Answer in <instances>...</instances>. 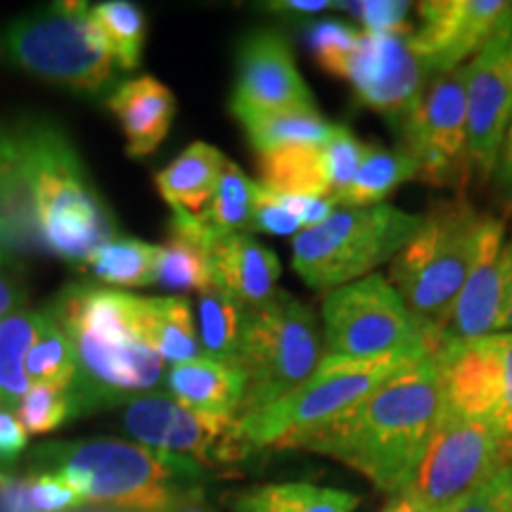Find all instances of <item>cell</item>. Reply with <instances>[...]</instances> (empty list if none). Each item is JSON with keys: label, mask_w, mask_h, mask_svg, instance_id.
Here are the masks:
<instances>
[{"label": "cell", "mask_w": 512, "mask_h": 512, "mask_svg": "<svg viewBox=\"0 0 512 512\" xmlns=\"http://www.w3.org/2000/svg\"><path fill=\"white\" fill-rule=\"evenodd\" d=\"M439 415L441 377L432 354L325 422L297 448L337 460L382 494L396 496L411 489Z\"/></svg>", "instance_id": "obj_1"}, {"label": "cell", "mask_w": 512, "mask_h": 512, "mask_svg": "<svg viewBox=\"0 0 512 512\" xmlns=\"http://www.w3.org/2000/svg\"><path fill=\"white\" fill-rule=\"evenodd\" d=\"M27 467L62 477L83 503L121 512H166L183 489L204 482L195 460L121 439L50 441L29 453Z\"/></svg>", "instance_id": "obj_2"}, {"label": "cell", "mask_w": 512, "mask_h": 512, "mask_svg": "<svg viewBox=\"0 0 512 512\" xmlns=\"http://www.w3.org/2000/svg\"><path fill=\"white\" fill-rule=\"evenodd\" d=\"M484 219L465 197L434 202L389 266V283L437 349L475 261Z\"/></svg>", "instance_id": "obj_3"}, {"label": "cell", "mask_w": 512, "mask_h": 512, "mask_svg": "<svg viewBox=\"0 0 512 512\" xmlns=\"http://www.w3.org/2000/svg\"><path fill=\"white\" fill-rule=\"evenodd\" d=\"M38 230L48 254L83 261L112 240L114 221L93 190L74 145L53 124H22Z\"/></svg>", "instance_id": "obj_4"}, {"label": "cell", "mask_w": 512, "mask_h": 512, "mask_svg": "<svg viewBox=\"0 0 512 512\" xmlns=\"http://www.w3.org/2000/svg\"><path fill=\"white\" fill-rule=\"evenodd\" d=\"M420 223L422 214L387 202L366 209L339 207L330 219L294 235L292 268L311 290L332 292L392 264Z\"/></svg>", "instance_id": "obj_5"}, {"label": "cell", "mask_w": 512, "mask_h": 512, "mask_svg": "<svg viewBox=\"0 0 512 512\" xmlns=\"http://www.w3.org/2000/svg\"><path fill=\"white\" fill-rule=\"evenodd\" d=\"M0 55L79 95H100L117 76L112 50L86 3H57L10 22L0 34Z\"/></svg>", "instance_id": "obj_6"}, {"label": "cell", "mask_w": 512, "mask_h": 512, "mask_svg": "<svg viewBox=\"0 0 512 512\" xmlns=\"http://www.w3.org/2000/svg\"><path fill=\"white\" fill-rule=\"evenodd\" d=\"M413 358H342L325 356L302 387L261 411L238 418V432L249 451L297 448L299 441L349 411L394 375L413 368Z\"/></svg>", "instance_id": "obj_7"}, {"label": "cell", "mask_w": 512, "mask_h": 512, "mask_svg": "<svg viewBox=\"0 0 512 512\" xmlns=\"http://www.w3.org/2000/svg\"><path fill=\"white\" fill-rule=\"evenodd\" d=\"M323 358L318 320L292 292L275 290L264 302L247 306L238 354V368L247 377L240 415L261 411L302 387Z\"/></svg>", "instance_id": "obj_8"}, {"label": "cell", "mask_w": 512, "mask_h": 512, "mask_svg": "<svg viewBox=\"0 0 512 512\" xmlns=\"http://www.w3.org/2000/svg\"><path fill=\"white\" fill-rule=\"evenodd\" d=\"M323 347L325 356H403L413 361L437 351V344L408 311L401 294L380 273L325 292Z\"/></svg>", "instance_id": "obj_9"}, {"label": "cell", "mask_w": 512, "mask_h": 512, "mask_svg": "<svg viewBox=\"0 0 512 512\" xmlns=\"http://www.w3.org/2000/svg\"><path fill=\"white\" fill-rule=\"evenodd\" d=\"M467 74L470 67L437 76L399 121L401 152L418 171V181L437 188H463L472 171L467 152Z\"/></svg>", "instance_id": "obj_10"}, {"label": "cell", "mask_w": 512, "mask_h": 512, "mask_svg": "<svg viewBox=\"0 0 512 512\" xmlns=\"http://www.w3.org/2000/svg\"><path fill=\"white\" fill-rule=\"evenodd\" d=\"M434 356L441 377V413L484 422L510 446L512 332L441 342Z\"/></svg>", "instance_id": "obj_11"}, {"label": "cell", "mask_w": 512, "mask_h": 512, "mask_svg": "<svg viewBox=\"0 0 512 512\" xmlns=\"http://www.w3.org/2000/svg\"><path fill=\"white\" fill-rule=\"evenodd\" d=\"M508 465L510 446L494 427L441 413L408 491L427 508L446 512Z\"/></svg>", "instance_id": "obj_12"}, {"label": "cell", "mask_w": 512, "mask_h": 512, "mask_svg": "<svg viewBox=\"0 0 512 512\" xmlns=\"http://www.w3.org/2000/svg\"><path fill=\"white\" fill-rule=\"evenodd\" d=\"M124 430L136 444L195 460L202 467L233 465L249 448L238 432V418L192 411L169 394H145L124 406Z\"/></svg>", "instance_id": "obj_13"}, {"label": "cell", "mask_w": 512, "mask_h": 512, "mask_svg": "<svg viewBox=\"0 0 512 512\" xmlns=\"http://www.w3.org/2000/svg\"><path fill=\"white\" fill-rule=\"evenodd\" d=\"M76 351V377L67 389L72 418L102 408L131 403L145 394H157L164 384L166 361L150 344H105L69 332Z\"/></svg>", "instance_id": "obj_14"}, {"label": "cell", "mask_w": 512, "mask_h": 512, "mask_svg": "<svg viewBox=\"0 0 512 512\" xmlns=\"http://www.w3.org/2000/svg\"><path fill=\"white\" fill-rule=\"evenodd\" d=\"M420 27L408 34V46L427 79L456 72L475 57L512 17L508 0H425L418 5Z\"/></svg>", "instance_id": "obj_15"}, {"label": "cell", "mask_w": 512, "mask_h": 512, "mask_svg": "<svg viewBox=\"0 0 512 512\" xmlns=\"http://www.w3.org/2000/svg\"><path fill=\"white\" fill-rule=\"evenodd\" d=\"M467 67V152L472 171L489 181L512 121V17Z\"/></svg>", "instance_id": "obj_16"}, {"label": "cell", "mask_w": 512, "mask_h": 512, "mask_svg": "<svg viewBox=\"0 0 512 512\" xmlns=\"http://www.w3.org/2000/svg\"><path fill=\"white\" fill-rule=\"evenodd\" d=\"M285 110H316V100L285 36L268 29L254 31L240 43L230 112L240 117Z\"/></svg>", "instance_id": "obj_17"}, {"label": "cell", "mask_w": 512, "mask_h": 512, "mask_svg": "<svg viewBox=\"0 0 512 512\" xmlns=\"http://www.w3.org/2000/svg\"><path fill=\"white\" fill-rule=\"evenodd\" d=\"M363 143L347 126L337 124L323 145H297L259 155L261 188L275 195L330 197L347 190L361 162Z\"/></svg>", "instance_id": "obj_18"}, {"label": "cell", "mask_w": 512, "mask_h": 512, "mask_svg": "<svg viewBox=\"0 0 512 512\" xmlns=\"http://www.w3.org/2000/svg\"><path fill=\"white\" fill-rule=\"evenodd\" d=\"M347 81L356 98L389 121H399L430 83L403 34H366Z\"/></svg>", "instance_id": "obj_19"}, {"label": "cell", "mask_w": 512, "mask_h": 512, "mask_svg": "<svg viewBox=\"0 0 512 512\" xmlns=\"http://www.w3.org/2000/svg\"><path fill=\"white\" fill-rule=\"evenodd\" d=\"M505 223L486 214L479 230L477 254L460 290L441 342H463L496 335L503 309Z\"/></svg>", "instance_id": "obj_20"}, {"label": "cell", "mask_w": 512, "mask_h": 512, "mask_svg": "<svg viewBox=\"0 0 512 512\" xmlns=\"http://www.w3.org/2000/svg\"><path fill=\"white\" fill-rule=\"evenodd\" d=\"M57 323L105 344H133L143 339V297L91 285L64 287L53 304ZM147 344V342H145Z\"/></svg>", "instance_id": "obj_21"}, {"label": "cell", "mask_w": 512, "mask_h": 512, "mask_svg": "<svg viewBox=\"0 0 512 512\" xmlns=\"http://www.w3.org/2000/svg\"><path fill=\"white\" fill-rule=\"evenodd\" d=\"M216 290L235 302L252 306L264 302L278 290L280 261L273 249L261 245L249 233L214 230L204 247Z\"/></svg>", "instance_id": "obj_22"}, {"label": "cell", "mask_w": 512, "mask_h": 512, "mask_svg": "<svg viewBox=\"0 0 512 512\" xmlns=\"http://www.w3.org/2000/svg\"><path fill=\"white\" fill-rule=\"evenodd\" d=\"M107 107L117 117L126 138V155L145 159L155 155L169 136L176 117V95L155 76H138L117 86Z\"/></svg>", "instance_id": "obj_23"}, {"label": "cell", "mask_w": 512, "mask_h": 512, "mask_svg": "<svg viewBox=\"0 0 512 512\" xmlns=\"http://www.w3.org/2000/svg\"><path fill=\"white\" fill-rule=\"evenodd\" d=\"M164 387L171 399L192 411L238 418L242 399H245L247 377L233 363L202 356L195 361L176 363L166 370Z\"/></svg>", "instance_id": "obj_24"}, {"label": "cell", "mask_w": 512, "mask_h": 512, "mask_svg": "<svg viewBox=\"0 0 512 512\" xmlns=\"http://www.w3.org/2000/svg\"><path fill=\"white\" fill-rule=\"evenodd\" d=\"M226 162L219 147L197 140L155 176L159 195L174 211L200 216L214 197Z\"/></svg>", "instance_id": "obj_25"}, {"label": "cell", "mask_w": 512, "mask_h": 512, "mask_svg": "<svg viewBox=\"0 0 512 512\" xmlns=\"http://www.w3.org/2000/svg\"><path fill=\"white\" fill-rule=\"evenodd\" d=\"M361 496L311 482L259 484L230 496L233 512H356Z\"/></svg>", "instance_id": "obj_26"}, {"label": "cell", "mask_w": 512, "mask_h": 512, "mask_svg": "<svg viewBox=\"0 0 512 512\" xmlns=\"http://www.w3.org/2000/svg\"><path fill=\"white\" fill-rule=\"evenodd\" d=\"M143 339L174 366L204 356L195 313L185 297H143Z\"/></svg>", "instance_id": "obj_27"}, {"label": "cell", "mask_w": 512, "mask_h": 512, "mask_svg": "<svg viewBox=\"0 0 512 512\" xmlns=\"http://www.w3.org/2000/svg\"><path fill=\"white\" fill-rule=\"evenodd\" d=\"M415 178H418V171L406 152L387 150L380 145H363L356 174L347 190L335 197V204L344 209L377 207V204H384L396 188L415 181Z\"/></svg>", "instance_id": "obj_28"}, {"label": "cell", "mask_w": 512, "mask_h": 512, "mask_svg": "<svg viewBox=\"0 0 512 512\" xmlns=\"http://www.w3.org/2000/svg\"><path fill=\"white\" fill-rule=\"evenodd\" d=\"M235 119L245 128L249 145L254 147L256 155L297 145H323L337 128V124L325 119L318 110L240 114Z\"/></svg>", "instance_id": "obj_29"}, {"label": "cell", "mask_w": 512, "mask_h": 512, "mask_svg": "<svg viewBox=\"0 0 512 512\" xmlns=\"http://www.w3.org/2000/svg\"><path fill=\"white\" fill-rule=\"evenodd\" d=\"M43 320L46 311H15L0 320V403L15 411L22 396L31 389L24 363L43 328Z\"/></svg>", "instance_id": "obj_30"}, {"label": "cell", "mask_w": 512, "mask_h": 512, "mask_svg": "<svg viewBox=\"0 0 512 512\" xmlns=\"http://www.w3.org/2000/svg\"><path fill=\"white\" fill-rule=\"evenodd\" d=\"M245 309V304L216 287L197 294V335L204 356L238 366Z\"/></svg>", "instance_id": "obj_31"}, {"label": "cell", "mask_w": 512, "mask_h": 512, "mask_svg": "<svg viewBox=\"0 0 512 512\" xmlns=\"http://www.w3.org/2000/svg\"><path fill=\"white\" fill-rule=\"evenodd\" d=\"M159 247L136 238H112L83 261V268L107 285L147 287L155 285Z\"/></svg>", "instance_id": "obj_32"}, {"label": "cell", "mask_w": 512, "mask_h": 512, "mask_svg": "<svg viewBox=\"0 0 512 512\" xmlns=\"http://www.w3.org/2000/svg\"><path fill=\"white\" fill-rule=\"evenodd\" d=\"M91 17L105 36L117 69L133 72L143 57L147 34V19L140 5L131 0H105L93 5Z\"/></svg>", "instance_id": "obj_33"}, {"label": "cell", "mask_w": 512, "mask_h": 512, "mask_svg": "<svg viewBox=\"0 0 512 512\" xmlns=\"http://www.w3.org/2000/svg\"><path fill=\"white\" fill-rule=\"evenodd\" d=\"M24 370H27L29 382L34 384H53L62 392L72 387L76 377L74 342L50 311H46L43 328L36 342L31 344Z\"/></svg>", "instance_id": "obj_34"}, {"label": "cell", "mask_w": 512, "mask_h": 512, "mask_svg": "<svg viewBox=\"0 0 512 512\" xmlns=\"http://www.w3.org/2000/svg\"><path fill=\"white\" fill-rule=\"evenodd\" d=\"M256 185L259 183L247 178L245 171L228 159L214 197L200 214V219L221 233H247L252 228Z\"/></svg>", "instance_id": "obj_35"}, {"label": "cell", "mask_w": 512, "mask_h": 512, "mask_svg": "<svg viewBox=\"0 0 512 512\" xmlns=\"http://www.w3.org/2000/svg\"><path fill=\"white\" fill-rule=\"evenodd\" d=\"M155 285L169 292H207L214 287L207 252L200 242L171 233L159 247Z\"/></svg>", "instance_id": "obj_36"}, {"label": "cell", "mask_w": 512, "mask_h": 512, "mask_svg": "<svg viewBox=\"0 0 512 512\" xmlns=\"http://www.w3.org/2000/svg\"><path fill=\"white\" fill-rule=\"evenodd\" d=\"M306 43L323 72L347 81L351 64L363 43V29L342 22H320L309 29Z\"/></svg>", "instance_id": "obj_37"}, {"label": "cell", "mask_w": 512, "mask_h": 512, "mask_svg": "<svg viewBox=\"0 0 512 512\" xmlns=\"http://www.w3.org/2000/svg\"><path fill=\"white\" fill-rule=\"evenodd\" d=\"M17 418L27 434H48L72 418L69 396L53 384H31L17 406Z\"/></svg>", "instance_id": "obj_38"}, {"label": "cell", "mask_w": 512, "mask_h": 512, "mask_svg": "<svg viewBox=\"0 0 512 512\" xmlns=\"http://www.w3.org/2000/svg\"><path fill=\"white\" fill-rule=\"evenodd\" d=\"M347 8L358 17L366 34H411L408 12L411 3L396 0H363V3H347Z\"/></svg>", "instance_id": "obj_39"}, {"label": "cell", "mask_w": 512, "mask_h": 512, "mask_svg": "<svg viewBox=\"0 0 512 512\" xmlns=\"http://www.w3.org/2000/svg\"><path fill=\"white\" fill-rule=\"evenodd\" d=\"M302 230V221L294 214H290L273 192L256 185V204L249 233H266L278 235V238H287V235H297L302 233Z\"/></svg>", "instance_id": "obj_40"}, {"label": "cell", "mask_w": 512, "mask_h": 512, "mask_svg": "<svg viewBox=\"0 0 512 512\" xmlns=\"http://www.w3.org/2000/svg\"><path fill=\"white\" fill-rule=\"evenodd\" d=\"M446 512H512V465L503 467Z\"/></svg>", "instance_id": "obj_41"}, {"label": "cell", "mask_w": 512, "mask_h": 512, "mask_svg": "<svg viewBox=\"0 0 512 512\" xmlns=\"http://www.w3.org/2000/svg\"><path fill=\"white\" fill-rule=\"evenodd\" d=\"M29 484L38 512H69L83 505L81 496L57 475H29Z\"/></svg>", "instance_id": "obj_42"}, {"label": "cell", "mask_w": 512, "mask_h": 512, "mask_svg": "<svg viewBox=\"0 0 512 512\" xmlns=\"http://www.w3.org/2000/svg\"><path fill=\"white\" fill-rule=\"evenodd\" d=\"M27 430L17 418L15 408L0 403V470H8L27 451Z\"/></svg>", "instance_id": "obj_43"}, {"label": "cell", "mask_w": 512, "mask_h": 512, "mask_svg": "<svg viewBox=\"0 0 512 512\" xmlns=\"http://www.w3.org/2000/svg\"><path fill=\"white\" fill-rule=\"evenodd\" d=\"M0 512H38L31 498L29 475L19 477L10 470H0Z\"/></svg>", "instance_id": "obj_44"}, {"label": "cell", "mask_w": 512, "mask_h": 512, "mask_svg": "<svg viewBox=\"0 0 512 512\" xmlns=\"http://www.w3.org/2000/svg\"><path fill=\"white\" fill-rule=\"evenodd\" d=\"M24 302H27V290H24L22 280L0 261V320L15 313Z\"/></svg>", "instance_id": "obj_45"}, {"label": "cell", "mask_w": 512, "mask_h": 512, "mask_svg": "<svg viewBox=\"0 0 512 512\" xmlns=\"http://www.w3.org/2000/svg\"><path fill=\"white\" fill-rule=\"evenodd\" d=\"M268 12H283V15H320V12L339 10L342 3L332 0H278V3H266Z\"/></svg>", "instance_id": "obj_46"}, {"label": "cell", "mask_w": 512, "mask_h": 512, "mask_svg": "<svg viewBox=\"0 0 512 512\" xmlns=\"http://www.w3.org/2000/svg\"><path fill=\"white\" fill-rule=\"evenodd\" d=\"M498 332H512V235L503 247V309Z\"/></svg>", "instance_id": "obj_47"}, {"label": "cell", "mask_w": 512, "mask_h": 512, "mask_svg": "<svg viewBox=\"0 0 512 512\" xmlns=\"http://www.w3.org/2000/svg\"><path fill=\"white\" fill-rule=\"evenodd\" d=\"M496 181V188L503 197L512 200V121L508 126V133H505L503 145H501V155H498L496 162V171L491 176Z\"/></svg>", "instance_id": "obj_48"}, {"label": "cell", "mask_w": 512, "mask_h": 512, "mask_svg": "<svg viewBox=\"0 0 512 512\" xmlns=\"http://www.w3.org/2000/svg\"><path fill=\"white\" fill-rule=\"evenodd\" d=\"M166 512H214V508H211L204 484H192L176 496Z\"/></svg>", "instance_id": "obj_49"}, {"label": "cell", "mask_w": 512, "mask_h": 512, "mask_svg": "<svg viewBox=\"0 0 512 512\" xmlns=\"http://www.w3.org/2000/svg\"><path fill=\"white\" fill-rule=\"evenodd\" d=\"M382 512H437L432 508H427L420 498H415L411 491H403V494L389 496L387 505H384Z\"/></svg>", "instance_id": "obj_50"}, {"label": "cell", "mask_w": 512, "mask_h": 512, "mask_svg": "<svg viewBox=\"0 0 512 512\" xmlns=\"http://www.w3.org/2000/svg\"><path fill=\"white\" fill-rule=\"evenodd\" d=\"M0 261H5V249H3V245H0Z\"/></svg>", "instance_id": "obj_51"}, {"label": "cell", "mask_w": 512, "mask_h": 512, "mask_svg": "<svg viewBox=\"0 0 512 512\" xmlns=\"http://www.w3.org/2000/svg\"><path fill=\"white\" fill-rule=\"evenodd\" d=\"M510 460H512V441H510Z\"/></svg>", "instance_id": "obj_52"}]
</instances>
